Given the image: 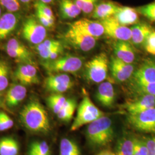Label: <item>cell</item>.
<instances>
[{
  "label": "cell",
  "mask_w": 155,
  "mask_h": 155,
  "mask_svg": "<svg viewBox=\"0 0 155 155\" xmlns=\"http://www.w3.org/2000/svg\"><path fill=\"white\" fill-rule=\"evenodd\" d=\"M20 120L22 125L32 133L46 134L51 130L47 113L37 100H31L23 107Z\"/></svg>",
  "instance_id": "cell-1"
},
{
  "label": "cell",
  "mask_w": 155,
  "mask_h": 155,
  "mask_svg": "<svg viewBox=\"0 0 155 155\" xmlns=\"http://www.w3.org/2000/svg\"><path fill=\"white\" fill-rule=\"evenodd\" d=\"M86 135L89 143L95 147H103L110 143L114 136L111 120L104 116L89 124Z\"/></svg>",
  "instance_id": "cell-2"
},
{
  "label": "cell",
  "mask_w": 155,
  "mask_h": 155,
  "mask_svg": "<svg viewBox=\"0 0 155 155\" xmlns=\"http://www.w3.org/2000/svg\"><path fill=\"white\" fill-rule=\"evenodd\" d=\"M109 61L107 55L101 52L87 61L84 66V76L89 82L100 83L108 76Z\"/></svg>",
  "instance_id": "cell-3"
},
{
  "label": "cell",
  "mask_w": 155,
  "mask_h": 155,
  "mask_svg": "<svg viewBox=\"0 0 155 155\" xmlns=\"http://www.w3.org/2000/svg\"><path fill=\"white\" fill-rule=\"evenodd\" d=\"M105 116V113L94 105L88 95H85L78 107L77 113L71 127V131L77 130Z\"/></svg>",
  "instance_id": "cell-4"
},
{
  "label": "cell",
  "mask_w": 155,
  "mask_h": 155,
  "mask_svg": "<svg viewBox=\"0 0 155 155\" xmlns=\"http://www.w3.org/2000/svg\"><path fill=\"white\" fill-rule=\"evenodd\" d=\"M83 59L78 56L67 55L58 58L54 61H45L43 64L46 71L50 74L64 72L74 74L83 66Z\"/></svg>",
  "instance_id": "cell-5"
},
{
  "label": "cell",
  "mask_w": 155,
  "mask_h": 155,
  "mask_svg": "<svg viewBox=\"0 0 155 155\" xmlns=\"http://www.w3.org/2000/svg\"><path fill=\"white\" fill-rule=\"evenodd\" d=\"M129 124L135 129L155 134V107L133 114H128Z\"/></svg>",
  "instance_id": "cell-6"
},
{
  "label": "cell",
  "mask_w": 155,
  "mask_h": 155,
  "mask_svg": "<svg viewBox=\"0 0 155 155\" xmlns=\"http://www.w3.org/2000/svg\"><path fill=\"white\" fill-rule=\"evenodd\" d=\"M64 39L77 50L88 52L93 50L96 45V39L69 26L64 33Z\"/></svg>",
  "instance_id": "cell-7"
},
{
  "label": "cell",
  "mask_w": 155,
  "mask_h": 155,
  "mask_svg": "<svg viewBox=\"0 0 155 155\" xmlns=\"http://www.w3.org/2000/svg\"><path fill=\"white\" fill-rule=\"evenodd\" d=\"M22 37L29 43L38 45L45 40L47 32L46 28L34 17L28 18L23 24Z\"/></svg>",
  "instance_id": "cell-8"
},
{
  "label": "cell",
  "mask_w": 155,
  "mask_h": 155,
  "mask_svg": "<svg viewBox=\"0 0 155 155\" xmlns=\"http://www.w3.org/2000/svg\"><path fill=\"white\" fill-rule=\"evenodd\" d=\"M104 28V33L107 36L117 40L129 41L131 39V29L121 25L115 17L111 16L99 20Z\"/></svg>",
  "instance_id": "cell-9"
},
{
  "label": "cell",
  "mask_w": 155,
  "mask_h": 155,
  "mask_svg": "<svg viewBox=\"0 0 155 155\" xmlns=\"http://www.w3.org/2000/svg\"><path fill=\"white\" fill-rule=\"evenodd\" d=\"M5 50L7 54L21 64H35L33 54L21 41L15 38L10 39L6 43Z\"/></svg>",
  "instance_id": "cell-10"
},
{
  "label": "cell",
  "mask_w": 155,
  "mask_h": 155,
  "mask_svg": "<svg viewBox=\"0 0 155 155\" xmlns=\"http://www.w3.org/2000/svg\"><path fill=\"white\" fill-rule=\"evenodd\" d=\"M74 82L71 77L65 73L50 74L45 81V87L50 92L61 94L71 89Z\"/></svg>",
  "instance_id": "cell-11"
},
{
  "label": "cell",
  "mask_w": 155,
  "mask_h": 155,
  "mask_svg": "<svg viewBox=\"0 0 155 155\" xmlns=\"http://www.w3.org/2000/svg\"><path fill=\"white\" fill-rule=\"evenodd\" d=\"M155 83V59H147L136 68L130 78V83Z\"/></svg>",
  "instance_id": "cell-12"
},
{
  "label": "cell",
  "mask_w": 155,
  "mask_h": 155,
  "mask_svg": "<svg viewBox=\"0 0 155 155\" xmlns=\"http://www.w3.org/2000/svg\"><path fill=\"white\" fill-rule=\"evenodd\" d=\"M133 63H127L116 57H113L110 63V70L113 79L118 83H123L130 79L136 70Z\"/></svg>",
  "instance_id": "cell-13"
},
{
  "label": "cell",
  "mask_w": 155,
  "mask_h": 155,
  "mask_svg": "<svg viewBox=\"0 0 155 155\" xmlns=\"http://www.w3.org/2000/svg\"><path fill=\"white\" fill-rule=\"evenodd\" d=\"M155 107V96L147 94H139L137 97L127 101L124 108L128 114H133Z\"/></svg>",
  "instance_id": "cell-14"
},
{
  "label": "cell",
  "mask_w": 155,
  "mask_h": 155,
  "mask_svg": "<svg viewBox=\"0 0 155 155\" xmlns=\"http://www.w3.org/2000/svg\"><path fill=\"white\" fill-rule=\"evenodd\" d=\"M14 77L24 86L38 84L40 81L38 69L33 64H21L16 70Z\"/></svg>",
  "instance_id": "cell-15"
},
{
  "label": "cell",
  "mask_w": 155,
  "mask_h": 155,
  "mask_svg": "<svg viewBox=\"0 0 155 155\" xmlns=\"http://www.w3.org/2000/svg\"><path fill=\"white\" fill-rule=\"evenodd\" d=\"M70 26L97 39L104 34V28L100 21L81 18L71 23Z\"/></svg>",
  "instance_id": "cell-16"
},
{
  "label": "cell",
  "mask_w": 155,
  "mask_h": 155,
  "mask_svg": "<svg viewBox=\"0 0 155 155\" xmlns=\"http://www.w3.org/2000/svg\"><path fill=\"white\" fill-rule=\"evenodd\" d=\"M95 98L101 105L106 107H112L116 101V92L113 84L109 81L100 83Z\"/></svg>",
  "instance_id": "cell-17"
},
{
  "label": "cell",
  "mask_w": 155,
  "mask_h": 155,
  "mask_svg": "<svg viewBox=\"0 0 155 155\" xmlns=\"http://www.w3.org/2000/svg\"><path fill=\"white\" fill-rule=\"evenodd\" d=\"M114 53L117 58L132 64L136 59V54L133 45L127 41L117 40L113 45Z\"/></svg>",
  "instance_id": "cell-18"
},
{
  "label": "cell",
  "mask_w": 155,
  "mask_h": 155,
  "mask_svg": "<svg viewBox=\"0 0 155 155\" xmlns=\"http://www.w3.org/2000/svg\"><path fill=\"white\" fill-rule=\"evenodd\" d=\"M130 29L132 32L130 41L132 45L136 47L144 46L146 40L153 31L150 24L145 22H137L133 25Z\"/></svg>",
  "instance_id": "cell-19"
},
{
  "label": "cell",
  "mask_w": 155,
  "mask_h": 155,
  "mask_svg": "<svg viewBox=\"0 0 155 155\" xmlns=\"http://www.w3.org/2000/svg\"><path fill=\"white\" fill-rule=\"evenodd\" d=\"M20 16L15 13L8 12L0 17V41L6 39L16 28Z\"/></svg>",
  "instance_id": "cell-20"
},
{
  "label": "cell",
  "mask_w": 155,
  "mask_h": 155,
  "mask_svg": "<svg viewBox=\"0 0 155 155\" xmlns=\"http://www.w3.org/2000/svg\"><path fill=\"white\" fill-rule=\"evenodd\" d=\"M27 92V90L24 85L20 83L12 84L6 94V105L10 107L19 105L25 99Z\"/></svg>",
  "instance_id": "cell-21"
},
{
  "label": "cell",
  "mask_w": 155,
  "mask_h": 155,
  "mask_svg": "<svg viewBox=\"0 0 155 155\" xmlns=\"http://www.w3.org/2000/svg\"><path fill=\"white\" fill-rule=\"evenodd\" d=\"M120 7L121 6L110 1L99 2L92 13V17L101 20L109 17L113 16L118 11Z\"/></svg>",
  "instance_id": "cell-22"
},
{
  "label": "cell",
  "mask_w": 155,
  "mask_h": 155,
  "mask_svg": "<svg viewBox=\"0 0 155 155\" xmlns=\"http://www.w3.org/2000/svg\"><path fill=\"white\" fill-rule=\"evenodd\" d=\"M114 16L121 25L126 27L139 22V12L136 9L129 6H121Z\"/></svg>",
  "instance_id": "cell-23"
},
{
  "label": "cell",
  "mask_w": 155,
  "mask_h": 155,
  "mask_svg": "<svg viewBox=\"0 0 155 155\" xmlns=\"http://www.w3.org/2000/svg\"><path fill=\"white\" fill-rule=\"evenodd\" d=\"M59 11L61 16L64 19L75 18L82 12L74 0H61Z\"/></svg>",
  "instance_id": "cell-24"
},
{
  "label": "cell",
  "mask_w": 155,
  "mask_h": 155,
  "mask_svg": "<svg viewBox=\"0 0 155 155\" xmlns=\"http://www.w3.org/2000/svg\"><path fill=\"white\" fill-rule=\"evenodd\" d=\"M61 45V43L58 40L53 39H45L39 45H36V50L41 59L45 60V61H48L51 52L56 48Z\"/></svg>",
  "instance_id": "cell-25"
},
{
  "label": "cell",
  "mask_w": 155,
  "mask_h": 155,
  "mask_svg": "<svg viewBox=\"0 0 155 155\" xmlns=\"http://www.w3.org/2000/svg\"><path fill=\"white\" fill-rule=\"evenodd\" d=\"M20 145L16 140L12 137L0 139V155H18Z\"/></svg>",
  "instance_id": "cell-26"
},
{
  "label": "cell",
  "mask_w": 155,
  "mask_h": 155,
  "mask_svg": "<svg viewBox=\"0 0 155 155\" xmlns=\"http://www.w3.org/2000/svg\"><path fill=\"white\" fill-rule=\"evenodd\" d=\"M134 139V137L124 136L120 139L117 144L116 155H133Z\"/></svg>",
  "instance_id": "cell-27"
},
{
  "label": "cell",
  "mask_w": 155,
  "mask_h": 155,
  "mask_svg": "<svg viewBox=\"0 0 155 155\" xmlns=\"http://www.w3.org/2000/svg\"><path fill=\"white\" fill-rule=\"evenodd\" d=\"M77 108V102L74 99H67L65 104L61 110L56 114L58 118L64 122H69L71 120Z\"/></svg>",
  "instance_id": "cell-28"
},
{
  "label": "cell",
  "mask_w": 155,
  "mask_h": 155,
  "mask_svg": "<svg viewBox=\"0 0 155 155\" xmlns=\"http://www.w3.org/2000/svg\"><path fill=\"white\" fill-rule=\"evenodd\" d=\"M60 155H81L77 144L72 140L61 139L60 143Z\"/></svg>",
  "instance_id": "cell-29"
},
{
  "label": "cell",
  "mask_w": 155,
  "mask_h": 155,
  "mask_svg": "<svg viewBox=\"0 0 155 155\" xmlns=\"http://www.w3.org/2000/svg\"><path fill=\"white\" fill-rule=\"evenodd\" d=\"M67 98L61 94L54 93L49 96L47 99V104L52 112L57 114L65 104Z\"/></svg>",
  "instance_id": "cell-30"
},
{
  "label": "cell",
  "mask_w": 155,
  "mask_h": 155,
  "mask_svg": "<svg viewBox=\"0 0 155 155\" xmlns=\"http://www.w3.org/2000/svg\"><path fill=\"white\" fill-rule=\"evenodd\" d=\"M132 91L137 95L147 94L155 96V83L148 84L130 83Z\"/></svg>",
  "instance_id": "cell-31"
},
{
  "label": "cell",
  "mask_w": 155,
  "mask_h": 155,
  "mask_svg": "<svg viewBox=\"0 0 155 155\" xmlns=\"http://www.w3.org/2000/svg\"><path fill=\"white\" fill-rule=\"evenodd\" d=\"M9 67L4 61L0 60V92L5 90L9 84Z\"/></svg>",
  "instance_id": "cell-32"
},
{
  "label": "cell",
  "mask_w": 155,
  "mask_h": 155,
  "mask_svg": "<svg viewBox=\"0 0 155 155\" xmlns=\"http://www.w3.org/2000/svg\"><path fill=\"white\" fill-rule=\"evenodd\" d=\"M78 6L83 13L88 15L94 11L99 0H74Z\"/></svg>",
  "instance_id": "cell-33"
},
{
  "label": "cell",
  "mask_w": 155,
  "mask_h": 155,
  "mask_svg": "<svg viewBox=\"0 0 155 155\" xmlns=\"http://www.w3.org/2000/svg\"><path fill=\"white\" fill-rule=\"evenodd\" d=\"M139 13L151 21H155V1L136 9Z\"/></svg>",
  "instance_id": "cell-34"
},
{
  "label": "cell",
  "mask_w": 155,
  "mask_h": 155,
  "mask_svg": "<svg viewBox=\"0 0 155 155\" xmlns=\"http://www.w3.org/2000/svg\"><path fill=\"white\" fill-rule=\"evenodd\" d=\"M30 147L41 155H51L48 144L45 141H36L31 144Z\"/></svg>",
  "instance_id": "cell-35"
},
{
  "label": "cell",
  "mask_w": 155,
  "mask_h": 155,
  "mask_svg": "<svg viewBox=\"0 0 155 155\" xmlns=\"http://www.w3.org/2000/svg\"><path fill=\"white\" fill-rule=\"evenodd\" d=\"M34 6L36 11L40 12L50 18L55 19L53 12L47 4L41 1L40 0H38L35 2Z\"/></svg>",
  "instance_id": "cell-36"
},
{
  "label": "cell",
  "mask_w": 155,
  "mask_h": 155,
  "mask_svg": "<svg viewBox=\"0 0 155 155\" xmlns=\"http://www.w3.org/2000/svg\"><path fill=\"white\" fill-rule=\"evenodd\" d=\"M133 155H148V149L145 139L135 137Z\"/></svg>",
  "instance_id": "cell-37"
},
{
  "label": "cell",
  "mask_w": 155,
  "mask_h": 155,
  "mask_svg": "<svg viewBox=\"0 0 155 155\" xmlns=\"http://www.w3.org/2000/svg\"><path fill=\"white\" fill-rule=\"evenodd\" d=\"M14 122L4 111H0V132L5 131L13 127Z\"/></svg>",
  "instance_id": "cell-38"
},
{
  "label": "cell",
  "mask_w": 155,
  "mask_h": 155,
  "mask_svg": "<svg viewBox=\"0 0 155 155\" xmlns=\"http://www.w3.org/2000/svg\"><path fill=\"white\" fill-rule=\"evenodd\" d=\"M0 4L9 12L15 13L20 9L19 0H0Z\"/></svg>",
  "instance_id": "cell-39"
},
{
  "label": "cell",
  "mask_w": 155,
  "mask_h": 155,
  "mask_svg": "<svg viewBox=\"0 0 155 155\" xmlns=\"http://www.w3.org/2000/svg\"><path fill=\"white\" fill-rule=\"evenodd\" d=\"M145 51L152 55H155V31H153L146 40L144 45Z\"/></svg>",
  "instance_id": "cell-40"
},
{
  "label": "cell",
  "mask_w": 155,
  "mask_h": 155,
  "mask_svg": "<svg viewBox=\"0 0 155 155\" xmlns=\"http://www.w3.org/2000/svg\"><path fill=\"white\" fill-rule=\"evenodd\" d=\"M36 17L40 23L43 25L46 28H50L52 27L54 25L55 19H51L45 15L40 13V12L36 11Z\"/></svg>",
  "instance_id": "cell-41"
},
{
  "label": "cell",
  "mask_w": 155,
  "mask_h": 155,
  "mask_svg": "<svg viewBox=\"0 0 155 155\" xmlns=\"http://www.w3.org/2000/svg\"><path fill=\"white\" fill-rule=\"evenodd\" d=\"M147 149L148 155H155V136L145 139Z\"/></svg>",
  "instance_id": "cell-42"
},
{
  "label": "cell",
  "mask_w": 155,
  "mask_h": 155,
  "mask_svg": "<svg viewBox=\"0 0 155 155\" xmlns=\"http://www.w3.org/2000/svg\"><path fill=\"white\" fill-rule=\"evenodd\" d=\"M97 155H116V153L109 150H104L101 151Z\"/></svg>",
  "instance_id": "cell-43"
},
{
  "label": "cell",
  "mask_w": 155,
  "mask_h": 155,
  "mask_svg": "<svg viewBox=\"0 0 155 155\" xmlns=\"http://www.w3.org/2000/svg\"><path fill=\"white\" fill-rule=\"evenodd\" d=\"M27 155H41L38 153L37 152H36L35 150L32 149L29 147V149L28 150V154Z\"/></svg>",
  "instance_id": "cell-44"
},
{
  "label": "cell",
  "mask_w": 155,
  "mask_h": 155,
  "mask_svg": "<svg viewBox=\"0 0 155 155\" xmlns=\"http://www.w3.org/2000/svg\"><path fill=\"white\" fill-rule=\"evenodd\" d=\"M40 1L45 2L47 4H51V3L54 2V1H55L56 0H40Z\"/></svg>",
  "instance_id": "cell-45"
},
{
  "label": "cell",
  "mask_w": 155,
  "mask_h": 155,
  "mask_svg": "<svg viewBox=\"0 0 155 155\" xmlns=\"http://www.w3.org/2000/svg\"><path fill=\"white\" fill-rule=\"evenodd\" d=\"M19 1L21 2H22L23 4H29V3L31 1V0H19Z\"/></svg>",
  "instance_id": "cell-46"
},
{
  "label": "cell",
  "mask_w": 155,
  "mask_h": 155,
  "mask_svg": "<svg viewBox=\"0 0 155 155\" xmlns=\"http://www.w3.org/2000/svg\"><path fill=\"white\" fill-rule=\"evenodd\" d=\"M2 106V96L1 94V92H0V107H1Z\"/></svg>",
  "instance_id": "cell-47"
},
{
  "label": "cell",
  "mask_w": 155,
  "mask_h": 155,
  "mask_svg": "<svg viewBox=\"0 0 155 155\" xmlns=\"http://www.w3.org/2000/svg\"><path fill=\"white\" fill-rule=\"evenodd\" d=\"M1 13H2V11H1V7H0V17L2 16V15H1Z\"/></svg>",
  "instance_id": "cell-48"
}]
</instances>
